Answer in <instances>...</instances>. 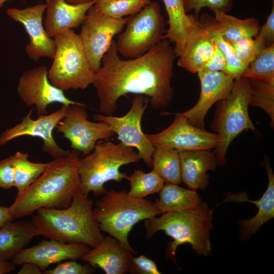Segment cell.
Returning a JSON list of instances; mask_svg holds the SVG:
<instances>
[{
    "label": "cell",
    "instance_id": "cell-1",
    "mask_svg": "<svg viewBox=\"0 0 274 274\" xmlns=\"http://www.w3.org/2000/svg\"><path fill=\"white\" fill-rule=\"evenodd\" d=\"M176 57L170 42L163 39L144 55L122 60L113 40L93 82L100 113L112 115L119 98L128 93L148 97L154 109L167 108L174 96L171 80Z\"/></svg>",
    "mask_w": 274,
    "mask_h": 274
},
{
    "label": "cell",
    "instance_id": "cell-2",
    "mask_svg": "<svg viewBox=\"0 0 274 274\" xmlns=\"http://www.w3.org/2000/svg\"><path fill=\"white\" fill-rule=\"evenodd\" d=\"M80 152L73 149L62 157L47 162L44 172L9 207L14 219L33 215L40 208L69 207L80 190Z\"/></svg>",
    "mask_w": 274,
    "mask_h": 274
},
{
    "label": "cell",
    "instance_id": "cell-3",
    "mask_svg": "<svg viewBox=\"0 0 274 274\" xmlns=\"http://www.w3.org/2000/svg\"><path fill=\"white\" fill-rule=\"evenodd\" d=\"M93 200L79 190L64 209L40 208L32 216L38 235L93 248L104 238L93 212Z\"/></svg>",
    "mask_w": 274,
    "mask_h": 274
},
{
    "label": "cell",
    "instance_id": "cell-4",
    "mask_svg": "<svg viewBox=\"0 0 274 274\" xmlns=\"http://www.w3.org/2000/svg\"><path fill=\"white\" fill-rule=\"evenodd\" d=\"M213 210L202 202L196 208L180 212L161 214L144 220L145 236L149 239L154 234L162 230L171 237L166 250V257L176 262V251L184 244H190L198 255L208 256L212 251L210 240L212 224Z\"/></svg>",
    "mask_w": 274,
    "mask_h": 274
},
{
    "label": "cell",
    "instance_id": "cell-5",
    "mask_svg": "<svg viewBox=\"0 0 274 274\" xmlns=\"http://www.w3.org/2000/svg\"><path fill=\"white\" fill-rule=\"evenodd\" d=\"M94 216L101 231L117 238L135 255L138 252L130 245L128 235L133 226L147 218L161 214L154 203L128 195L126 190H108L96 201Z\"/></svg>",
    "mask_w": 274,
    "mask_h": 274
},
{
    "label": "cell",
    "instance_id": "cell-6",
    "mask_svg": "<svg viewBox=\"0 0 274 274\" xmlns=\"http://www.w3.org/2000/svg\"><path fill=\"white\" fill-rule=\"evenodd\" d=\"M140 160L138 152L121 143H97L92 152L80 158V191L87 195L91 192L96 196L103 195L108 190L104 187L107 182L128 179L126 174L120 171L122 166L138 163Z\"/></svg>",
    "mask_w": 274,
    "mask_h": 274
},
{
    "label": "cell",
    "instance_id": "cell-7",
    "mask_svg": "<svg viewBox=\"0 0 274 274\" xmlns=\"http://www.w3.org/2000/svg\"><path fill=\"white\" fill-rule=\"evenodd\" d=\"M250 99L249 79L240 77L228 96L217 102L211 127L218 135L214 151L218 165L225 164L227 150L234 138L245 130L256 131L249 115Z\"/></svg>",
    "mask_w": 274,
    "mask_h": 274
},
{
    "label": "cell",
    "instance_id": "cell-8",
    "mask_svg": "<svg viewBox=\"0 0 274 274\" xmlns=\"http://www.w3.org/2000/svg\"><path fill=\"white\" fill-rule=\"evenodd\" d=\"M55 52L48 70L50 82L62 90L87 88L93 84L94 72L85 53L80 38L72 29L53 38Z\"/></svg>",
    "mask_w": 274,
    "mask_h": 274
},
{
    "label": "cell",
    "instance_id": "cell-9",
    "mask_svg": "<svg viewBox=\"0 0 274 274\" xmlns=\"http://www.w3.org/2000/svg\"><path fill=\"white\" fill-rule=\"evenodd\" d=\"M126 27L116 42L118 53L127 58L140 57L161 41L166 32L159 5L151 2L127 17Z\"/></svg>",
    "mask_w": 274,
    "mask_h": 274
},
{
    "label": "cell",
    "instance_id": "cell-10",
    "mask_svg": "<svg viewBox=\"0 0 274 274\" xmlns=\"http://www.w3.org/2000/svg\"><path fill=\"white\" fill-rule=\"evenodd\" d=\"M93 5L87 11L79 36L87 60L95 73L101 66L102 59L114 36L122 30L127 17L109 16L98 11Z\"/></svg>",
    "mask_w": 274,
    "mask_h": 274
},
{
    "label": "cell",
    "instance_id": "cell-11",
    "mask_svg": "<svg viewBox=\"0 0 274 274\" xmlns=\"http://www.w3.org/2000/svg\"><path fill=\"white\" fill-rule=\"evenodd\" d=\"M149 99L143 95L137 94L131 101V106L127 113L122 117L97 114L94 119L105 122L118 135L120 143L138 150L141 159L151 168L153 164L152 154L155 147L150 142L141 127L143 115L148 107Z\"/></svg>",
    "mask_w": 274,
    "mask_h": 274
},
{
    "label": "cell",
    "instance_id": "cell-12",
    "mask_svg": "<svg viewBox=\"0 0 274 274\" xmlns=\"http://www.w3.org/2000/svg\"><path fill=\"white\" fill-rule=\"evenodd\" d=\"M86 107L70 106L65 116L55 127L56 132L70 141V147L83 156L92 151L98 141H109L115 133L106 122L89 121Z\"/></svg>",
    "mask_w": 274,
    "mask_h": 274
},
{
    "label": "cell",
    "instance_id": "cell-13",
    "mask_svg": "<svg viewBox=\"0 0 274 274\" xmlns=\"http://www.w3.org/2000/svg\"><path fill=\"white\" fill-rule=\"evenodd\" d=\"M48 74L47 67L42 65L29 70L21 75L17 90L25 105L35 106L38 116L46 114L48 106L54 102L67 106L86 105L68 98L63 90L52 84Z\"/></svg>",
    "mask_w": 274,
    "mask_h": 274
},
{
    "label": "cell",
    "instance_id": "cell-14",
    "mask_svg": "<svg viewBox=\"0 0 274 274\" xmlns=\"http://www.w3.org/2000/svg\"><path fill=\"white\" fill-rule=\"evenodd\" d=\"M173 122L162 131L146 136L155 147L173 148L179 152L215 148L218 135L190 124L180 113H176Z\"/></svg>",
    "mask_w": 274,
    "mask_h": 274
},
{
    "label": "cell",
    "instance_id": "cell-15",
    "mask_svg": "<svg viewBox=\"0 0 274 274\" xmlns=\"http://www.w3.org/2000/svg\"><path fill=\"white\" fill-rule=\"evenodd\" d=\"M68 107L62 105L57 111L48 115L39 116L35 120L31 117L32 110H30L20 123L7 129L1 134L0 146L14 139L29 135L41 138L43 141V151L54 159L67 155L70 151L64 150L58 145L53 138V130L65 116Z\"/></svg>",
    "mask_w": 274,
    "mask_h": 274
},
{
    "label": "cell",
    "instance_id": "cell-16",
    "mask_svg": "<svg viewBox=\"0 0 274 274\" xmlns=\"http://www.w3.org/2000/svg\"><path fill=\"white\" fill-rule=\"evenodd\" d=\"M47 7L46 3L22 9L11 8L7 10L8 16L21 23L27 33L29 42L25 46V51L33 61L42 57L53 59L55 52L54 41L48 36L43 25V15Z\"/></svg>",
    "mask_w": 274,
    "mask_h": 274
},
{
    "label": "cell",
    "instance_id": "cell-17",
    "mask_svg": "<svg viewBox=\"0 0 274 274\" xmlns=\"http://www.w3.org/2000/svg\"><path fill=\"white\" fill-rule=\"evenodd\" d=\"M201 85L199 97L196 104L180 113L191 125L204 129V118L210 108L230 93L234 80L222 72L201 70L198 73Z\"/></svg>",
    "mask_w": 274,
    "mask_h": 274
},
{
    "label": "cell",
    "instance_id": "cell-18",
    "mask_svg": "<svg viewBox=\"0 0 274 274\" xmlns=\"http://www.w3.org/2000/svg\"><path fill=\"white\" fill-rule=\"evenodd\" d=\"M49 239L24 248L11 261L15 265H21L26 262H32L38 265L43 271L51 264L66 260L80 259L90 249L89 246L81 243H68Z\"/></svg>",
    "mask_w": 274,
    "mask_h": 274
},
{
    "label": "cell",
    "instance_id": "cell-19",
    "mask_svg": "<svg viewBox=\"0 0 274 274\" xmlns=\"http://www.w3.org/2000/svg\"><path fill=\"white\" fill-rule=\"evenodd\" d=\"M262 165L265 168L268 183L267 189L260 199L251 200L248 198L245 193L232 194L228 192L223 202L249 201L256 205L258 209L256 215L248 220L238 221L239 236L242 240H248L257 233L260 227L266 222L274 217V174L268 159L266 157Z\"/></svg>",
    "mask_w": 274,
    "mask_h": 274
},
{
    "label": "cell",
    "instance_id": "cell-20",
    "mask_svg": "<svg viewBox=\"0 0 274 274\" xmlns=\"http://www.w3.org/2000/svg\"><path fill=\"white\" fill-rule=\"evenodd\" d=\"M132 253L115 237H104L96 247L90 249L79 259L107 274H124L128 271Z\"/></svg>",
    "mask_w": 274,
    "mask_h": 274
},
{
    "label": "cell",
    "instance_id": "cell-21",
    "mask_svg": "<svg viewBox=\"0 0 274 274\" xmlns=\"http://www.w3.org/2000/svg\"><path fill=\"white\" fill-rule=\"evenodd\" d=\"M181 182L189 189L205 190L209 185V170H216L218 162L211 149L179 152Z\"/></svg>",
    "mask_w": 274,
    "mask_h": 274
},
{
    "label": "cell",
    "instance_id": "cell-22",
    "mask_svg": "<svg viewBox=\"0 0 274 274\" xmlns=\"http://www.w3.org/2000/svg\"><path fill=\"white\" fill-rule=\"evenodd\" d=\"M96 1L74 5L64 0H49L45 19V28L48 36L53 38L61 32L78 27Z\"/></svg>",
    "mask_w": 274,
    "mask_h": 274
},
{
    "label": "cell",
    "instance_id": "cell-23",
    "mask_svg": "<svg viewBox=\"0 0 274 274\" xmlns=\"http://www.w3.org/2000/svg\"><path fill=\"white\" fill-rule=\"evenodd\" d=\"M215 44L209 32L198 23L187 37L177 65L192 73H197L212 57Z\"/></svg>",
    "mask_w": 274,
    "mask_h": 274
},
{
    "label": "cell",
    "instance_id": "cell-24",
    "mask_svg": "<svg viewBox=\"0 0 274 274\" xmlns=\"http://www.w3.org/2000/svg\"><path fill=\"white\" fill-rule=\"evenodd\" d=\"M168 15V28L163 39H167L174 44L176 57L183 52L188 36L198 23V17L195 14L187 15L182 0H162Z\"/></svg>",
    "mask_w": 274,
    "mask_h": 274
},
{
    "label": "cell",
    "instance_id": "cell-25",
    "mask_svg": "<svg viewBox=\"0 0 274 274\" xmlns=\"http://www.w3.org/2000/svg\"><path fill=\"white\" fill-rule=\"evenodd\" d=\"M10 221L0 227V260L9 261L38 235L32 221Z\"/></svg>",
    "mask_w": 274,
    "mask_h": 274
},
{
    "label": "cell",
    "instance_id": "cell-26",
    "mask_svg": "<svg viewBox=\"0 0 274 274\" xmlns=\"http://www.w3.org/2000/svg\"><path fill=\"white\" fill-rule=\"evenodd\" d=\"M215 24L223 39L230 44L255 38L258 33L260 25L254 17L241 19L227 14L225 12L213 9Z\"/></svg>",
    "mask_w": 274,
    "mask_h": 274
},
{
    "label": "cell",
    "instance_id": "cell-27",
    "mask_svg": "<svg viewBox=\"0 0 274 274\" xmlns=\"http://www.w3.org/2000/svg\"><path fill=\"white\" fill-rule=\"evenodd\" d=\"M154 202L161 213L180 212L197 208L201 199L195 190L187 189L177 184L166 183Z\"/></svg>",
    "mask_w": 274,
    "mask_h": 274
},
{
    "label": "cell",
    "instance_id": "cell-28",
    "mask_svg": "<svg viewBox=\"0 0 274 274\" xmlns=\"http://www.w3.org/2000/svg\"><path fill=\"white\" fill-rule=\"evenodd\" d=\"M198 23L209 32L215 45L224 55L226 61V68L224 73L234 80L241 77L247 66L236 58L231 45L223 39L215 24L214 17L202 13L198 18Z\"/></svg>",
    "mask_w": 274,
    "mask_h": 274
},
{
    "label": "cell",
    "instance_id": "cell-29",
    "mask_svg": "<svg viewBox=\"0 0 274 274\" xmlns=\"http://www.w3.org/2000/svg\"><path fill=\"white\" fill-rule=\"evenodd\" d=\"M14 168L16 196L23 192L33 183L45 170L47 163L32 162L28 159V153L20 151L11 156Z\"/></svg>",
    "mask_w": 274,
    "mask_h": 274
},
{
    "label": "cell",
    "instance_id": "cell-30",
    "mask_svg": "<svg viewBox=\"0 0 274 274\" xmlns=\"http://www.w3.org/2000/svg\"><path fill=\"white\" fill-rule=\"evenodd\" d=\"M152 167L166 183H181L179 152L173 148L155 147L152 154Z\"/></svg>",
    "mask_w": 274,
    "mask_h": 274
},
{
    "label": "cell",
    "instance_id": "cell-31",
    "mask_svg": "<svg viewBox=\"0 0 274 274\" xmlns=\"http://www.w3.org/2000/svg\"><path fill=\"white\" fill-rule=\"evenodd\" d=\"M130 196L143 198L146 196L159 193L164 185L162 178L154 169L146 173L141 169H135L128 177Z\"/></svg>",
    "mask_w": 274,
    "mask_h": 274
},
{
    "label": "cell",
    "instance_id": "cell-32",
    "mask_svg": "<svg viewBox=\"0 0 274 274\" xmlns=\"http://www.w3.org/2000/svg\"><path fill=\"white\" fill-rule=\"evenodd\" d=\"M241 77L274 82V44L260 52Z\"/></svg>",
    "mask_w": 274,
    "mask_h": 274
},
{
    "label": "cell",
    "instance_id": "cell-33",
    "mask_svg": "<svg viewBox=\"0 0 274 274\" xmlns=\"http://www.w3.org/2000/svg\"><path fill=\"white\" fill-rule=\"evenodd\" d=\"M250 99L249 105L259 107L269 116L272 128L274 126V82L249 79Z\"/></svg>",
    "mask_w": 274,
    "mask_h": 274
},
{
    "label": "cell",
    "instance_id": "cell-34",
    "mask_svg": "<svg viewBox=\"0 0 274 274\" xmlns=\"http://www.w3.org/2000/svg\"><path fill=\"white\" fill-rule=\"evenodd\" d=\"M151 2V0H97L93 6L107 15L119 18L138 13Z\"/></svg>",
    "mask_w": 274,
    "mask_h": 274
},
{
    "label": "cell",
    "instance_id": "cell-35",
    "mask_svg": "<svg viewBox=\"0 0 274 274\" xmlns=\"http://www.w3.org/2000/svg\"><path fill=\"white\" fill-rule=\"evenodd\" d=\"M270 13L267 17L266 22L260 27L258 34L255 37V45L257 54L264 49L274 44V2Z\"/></svg>",
    "mask_w": 274,
    "mask_h": 274
},
{
    "label": "cell",
    "instance_id": "cell-36",
    "mask_svg": "<svg viewBox=\"0 0 274 274\" xmlns=\"http://www.w3.org/2000/svg\"><path fill=\"white\" fill-rule=\"evenodd\" d=\"M185 11L186 13L193 11L195 15H198L200 10L208 7L212 10L218 9L225 13L231 7V0H182Z\"/></svg>",
    "mask_w": 274,
    "mask_h": 274
},
{
    "label": "cell",
    "instance_id": "cell-37",
    "mask_svg": "<svg viewBox=\"0 0 274 274\" xmlns=\"http://www.w3.org/2000/svg\"><path fill=\"white\" fill-rule=\"evenodd\" d=\"M95 271V268L88 263L82 265L75 260H70L64 262H59L52 269L43 271L45 274H91Z\"/></svg>",
    "mask_w": 274,
    "mask_h": 274
},
{
    "label": "cell",
    "instance_id": "cell-38",
    "mask_svg": "<svg viewBox=\"0 0 274 274\" xmlns=\"http://www.w3.org/2000/svg\"><path fill=\"white\" fill-rule=\"evenodd\" d=\"M231 45L236 58L247 67L257 55L253 39H245Z\"/></svg>",
    "mask_w": 274,
    "mask_h": 274
},
{
    "label": "cell",
    "instance_id": "cell-39",
    "mask_svg": "<svg viewBox=\"0 0 274 274\" xmlns=\"http://www.w3.org/2000/svg\"><path fill=\"white\" fill-rule=\"evenodd\" d=\"M131 274H160L155 262L146 256H132L128 271Z\"/></svg>",
    "mask_w": 274,
    "mask_h": 274
},
{
    "label": "cell",
    "instance_id": "cell-40",
    "mask_svg": "<svg viewBox=\"0 0 274 274\" xmlns=\"http://www.w3.org/2000/svg\"><path fill=\"white\" fill-rule=\"evenodd\" d=\"M15 186L14 168L11 156L0 161V188Z\"/></svg>",
    "mask_w": 274,
    "mask_h": 274
},
{
    "label": "cell",
    "instance_id": "cell-41",
    "mask_svg": "<svg viewBox=\"0 0 274 274\" xmlns=\"http://www.w3.org/2000/svg\"><path fill=\"white\" fill-rule=\"evenodd\" d=\"M226 68V59L222 53L215 45V49L212 57L204 64L201 70L224 73Z\"/></svg>",
    "mask_w": 274,
    "mask_h": 274
},
{
    "label": "cell",
    "instance_id": "cell-42",
    "mask_svg": "<svg viewBox=\"0 0 274 274\" xmlns=\"http://www.w3.org/2000/svg\"><path fill=\"white\" fill-rule=\"evenodd\" d=\"M22 267L18 271V274H41L42 270L35 263L26 262L22 264Z\"/></svg>",
    "mask_w": 274,
    "mask_h": 274
},
{
    "label": "cell",
    "instance_id": "cell-43",
    "mask_svg": "<svg viewBox=\"0 0 274 274\" xmlns=\"http://www.w3.org/2000/svg\"><path fill=\"white\" fill-rule=\"evenodd\" d=\"M14 219L11 216L9 207L0 206V227Z\"/></svg>",
    "mask_w": 274,
    "mask_h": 274
},
{
    "label": "cell",
    "instance_id": "cell-44",
    "mask_svg": "<svg viewBox=\"0 0 274 274\" xmlns=\"http://www.w3.org/2000/svg\"><path fill=\"white\" fill-rule=\"evenodd\" d=\"M15 268V265L11 261L0 260V274L9 273Z\"/></svg>",
    "mask_w": 274,
    "mask_h": 274
},
{
    "label": "cell",
    "instance_id": "cell-45",
    "mask_svg": "<svg viewBox=\"0 0 274 274\" xmlns=\"http://www.w3.org/2000/svg\"><path fill=\"white\" fill-rule=\"evenodd\" d=\"M64 1L68 3L76 5V4H80L85 3L91 2L94 0H64Z\"/></svg>",
    "mask_w": 274,
    "mask_h": 274
},
{
    "label": "cell",
    "instance_id": "cell-46",
    "mask_svg": "<svg viewBox=\"0 0 274 274\" xmlns=\"http://www.w3.org/2000/svg\"><path fill=\"white\" fill-rule=\"evenodd\" d=\"M7 0H0V9L3 6V5L5 2ZM49 0H45L47 3L49 2Z\"/></svg>",
    "mask_w": 274,
    "mask_h": 274
}]
</instances>
